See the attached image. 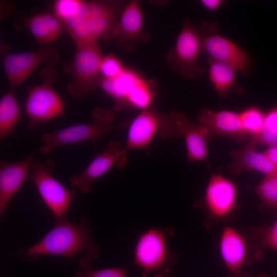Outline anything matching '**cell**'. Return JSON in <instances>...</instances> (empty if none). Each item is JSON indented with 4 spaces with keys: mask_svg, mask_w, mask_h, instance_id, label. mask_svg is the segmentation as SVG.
<instances>
[{
    "mask_svg": "<svg viewBox=\"0 0 277 277\" xmlns=\"http://www.w3.org/2000/svg\"><path fill=\"white\" fill-rule=\"evenodd\" d=\"M54 220V227L39 241L18 250V259L33 263L44 255L73 258L84 251V256L92 261L97 257L100 249L92 240L91 226L87 218L81 216L77 224L71 222L66 216Z\"/></svg>",
    "mask_w": 277,
    "mask_h": 277,
    "instance_id": "6da1fadb",
    "label": "cell"
},
{
    "mask_svg": "<svg viewBox=\"0 0 277 277\" xmlns=\"http://www.w3.org/2000/svg\"><path fill=\"white\" fill-rule=\"evenodd\" d=\"M97 86L112 99L116 112L127 109L142 111L154 105L157 92L155 81L130 67H125L113 78L101 76Z\"/></svg>",
    "mask_w": 277,
    "mask_h": 277,
    "instance_id": "7a4b0ae2",
    "label": "cell"
},
{
    "mask_svg": "<svg viewBox=\"0 0 277 277\" xmlns=\"http://www.w3.org/2000/svg\"><path fill=\"white\" fill-rule=\"evenodd\" d=\"M128 1H90L88 12L77 26L68 31L76 46L114 40L120 15Z\"/></svg>",
    "mask_w": 277,
    "mask_h": 277,
    "instance_id": "3957f363",
    "label": "cell"
},
{
    "mask_svg": "<svg viewBox=\"0 0 277 277\" xmlns=\"http://www.w3.org/2000/svg\"><path fill=\"white\" fill-rule=\"evenodd\" d=\"M91 117L92 121L90 122L73 125L43 134L41 137L43 144L39 148V151L46 155L58 147L87 141L95 142L115 129L123 128L128 125V122H125L117 125H112L114 113L102 107L94 109Z\"/></svg>",
    "mask_w": 277,
    "mask_h": 277,
    "instance_id": "277c9868",
    "label": "cell"
},
{
    "mask_svg": "<svg viewBox=\"0 0 277 277\" xmlns=\"http://www.w3.org/2000/svg\"><path fill=\"white\" fill-rule=\"evenodd\" d=\"M103 56L98 41L76 46L73 60L63 67V71L71 76L67 90L72 97H86L98 87Z\"/></svg>",
    "mask_w": 277,
    "mask_h": 277,
    "instance_id": "5b68a950",
    "label": "cell"
},
{
    "mask_svg": "<svg viewBox=\"0 0 277 277\" xmlns=\"http://www.w3.org/2000/svg\"><path fill=\"white\" fill-rule=\"evenodd\" d=\"M201 52L202 35L200 29L186 18L174 46L166 55V63L182 77L187 80L198 78L205 72L199 61Z\"/></svg>",
    "mask_w": 277,
    "mask_h": 277,
    "instance_id": "8992f818",
    "label": "cell"
},
{
    "mask_svg": "<svg viewBox=\"0 0 277 277\" xmlns=\"http://www.w3.org/2000/svg\"><path fill=\"white\" fill-rule=\"evenodd\" d=\"M51 68L42 71L43 84L34 87L28 93L25 108L28 127L31 129L65 113V103L52 87L57 75Z\"/></svg>",
    "mask_w": 277,
    "mask_h": 277,
    "instance_id": "52a82bcc",
    "label": "cell"
},
{
    "mask_svg": "<svg viewBox=\"0 0 277 277\" xmlns=\"http://www.w3.org/2000/svg\"><path fill=\"white\" fill-rule=\"evenodd\" d=\"M202 35V52L208 61L220 62L248 74L251 70L249 54L237 44L218 32L216 23L204 22L199 26Z\"/></svg>",
    "mask_w": 277,
    "mask_h": 277,
    "instance_id": "ba28073f",
    "label": "cell"
},
{
    "mask_svg": "<svg viewBox=\"0 0 277 277\" xmlns=\"http://www.w3.org/2000/svg\"><path fill=\"white\" fill-rule=\"evenodd\" d=\"M54 167L52 161L42 163L33 159L29 178L34 183L54 218H58L66 216L75 192L67 189L52 175Z\"/></svg>",
    "mask_w": 277,
    "mask_h": 277,
    "instance_id": "9c48e42d",
    "label": "cell"
},
{
    "mask_svg": "<svg viewBox=\"0 0 277 277\" xmlns=\"http://www.w3.org/2000/svg\"><path fill=\"white\" fill-rule=\"evenodd\" d=\"M59 60L60 54L55 48L50 44H42L35 50L6 53L3 57V64L11 87L14 89L38 66L52 67Z\"/></svg>",
    "mask_w": 277,
    "mask_h": 277,
    "instance_id": "30bf717a",
    "label": "cell"
},
{
    "mask_svg": "<svg viewBox=\"0 0 277 277\" xmlns=\"http://www.w3.org/2000/svg\"><path fill=\"white\" fill-rule=\"evenodd\" d=\"M134 259L144 276L167 271L169 254L166 237L161 229H149L139 236L134 247Z\"/></svg>",
    "mask_w": 277,
    "mask_h": 277,
    "instance_id": "8fae6325",
    "label": "cell"
},
{
    "mask_svg": "<svg viewBox=\"0 0 277 277\" xmlns=\"http://www.w3.org/2000/svg\"><path fill=\"white\" fill-rule=\"evenodd\" d=\"M168 113L159 111L154 105L142 110L128 124L124 150L128 151L146 148L156 136L165 138Z\"/></svg>",
    "mask_w": 277,
    "mask_h": 277,
    "instance_id": "7c38bea8",
    "label": "cell"
},
{
    "mask_svg": "<svg viewBox=\"0 0 277 277\" xmlns=\"http://www.w3.org/2000/svg\"><path fill=\"white\" fill-rule=\"evenodd\" d=\"M219 252L230 274L238 275L244 265L260 261L252 245L244 232L226 226L222 231L219 241Z\"/></svg>",
    "mask_w": 277,
    "mask_h": 277,
    "instance_id": "4fadbf2b",
    "label": "cell"
},
{
    "mask_svg": "<svg viewBox=\"0 0 277 277\" xmlns=\"http://www.w3.org/2000/svg\"><path fill=\"white\" fill-rule=\"evenodd\" d=\"M127 162V152L124 147H121L118 142L111 140L81 174L69 179L70 184L82 192L87 193L91 190L96 179L113 167L124 168Z\"/></svg>",
    "mask_w": 277,
    "mask_h": 277,
    "instance_id": "5bb4252c",
    "label": "cell"
},
{
    "mask_svg": "<svg viewBox=\"0 0 277 277\" xmlns=\"http://www.w3.org/2000/svg\"><path fill=\"white\" fill-rule=\"evenodd\" d=\"M151 38L144 28V17L140 2L129 1L123 10L117 24L114 41L125 53L133 52L141 43H147Z\"/></svg>",
    "mask_w": 277,
    "mask_h": 277,
    "instance_id": "9a60e30c",
    "label": "cell"
},
{
    "mask_svg": "<svg viewBox=\"0 0 277 277\" xmlns=\"http://www.w3.org/2000/svg\"><path fill=\"white\" fill-rule=\"evenodd\" d=\"M237 196L238 188L234 183L221 174H213L206 188V208L215 220H225L237 209Z\"/></svg>",
    "mask_w": 277,
    "mask_h": 277,
    "instance_id": "2e32d148",
    "label": "cell"
},
{
    "mask_svg": "<svg viewBox=\"0 0 277 277\" xmlns=\"http://www.w3.org/2000/svg\"><path fill=\"white\" fill-rule=\"evenodd\" d=\"M172 136H183L188 161L207 162V141L210 139L206 128L195 124L183 113L172 111Z\"/></svg>",
    "mask_w": 277,
    "mask_h": 277,
    "instance_id": "e0dca14e",
    "label": "cell"
},
{
    "mask_svg": "<svg viewBox=\"0 0 277 277\" xmlns=\"http://www.w3.org/2000/svg\"><path fill=\"white\" fill-rule=\"evenodd\" d=\"M197 121L206 128L209 138L223 135L238 142H248L250 140L243 128L239 112L229 110L215 111L205 108L201 110Z\"/></svg>",
    "mask_w": 277,
    "mask_h": 277,
    "instance_id": "ac0fdd59",
    "label": "cell"
},
{
    "mask_svg": "<svg viewBox=\"0 0 277 277\" xmlns=\"http://www.w3.org/2000/svg\"><path fill=\"white\" fill-rule=\"evenodd\" d=\"M30 156L17 162L0 163V213H4L7 206L24 182L30 177L33 160Z\"/></svg>",
    "mask_w": 277,
    "mask_h": 277,
    "instance_id": "d6986e66",
    "label": "cell"
},
{
    "mask_svg": "<svg viewBox=\"0 0 277 277\" xmlns=\"http://www.w3.org/2000/svg\"><path fill=\"white\" fill-rule=\"evenodd\" d=\"M256 147L247 143L245 148L232 151L230 156L233 161L227 166L229 172L234 175L244 170H254L265 175L277 173V168L263 152L256 151Z\"/></svg>",
    "mask_w": 277,
    "mask_h": 277,
    "instance_id": "ffe728a7",
    "label": "cell"
},
{
    "mask_svg": "<svg viewBox=\"0 0 277 277\" xmlns=\"http://www.w3.org/2000/svg\"><path fill=\"white\" fill-rule=\"evenodd\" d=\"M24 24L40 45L50 44L56 40L65 28L54 14L42 13L25 18Z\"/></svg>",
    "mask_w": 277,
    "mask_h": 277,
    "instance_id": "44dd1931",
    "label": "cell"
},
{
    "mask_svg": "<svg viewBox=\"0 0 277 277\" xmlns=\"http://www.w3.org/2000/svg\"><path fill=\"white\" fill-rule=\"evenodd\" d=\"M208 78L214 90L222 97H226L233 90L242 92L236 82L239 72L228 64L214 61H208Z\"/></svg>",
    "mask_w": 277,
    "mask_h": 277,
    "instance_id": "7402d4cb",
    "label": "cell"
},
{
    "mask_svg": "<svg viewBox=\"0 0 277 277\" xmlns=\"http://www.w3.org/2000/svg\"><path fill=\"white\" fill-rule=\"evenodd\" d=\"M89 8V1L57 0L53 5L54 14L62 22L67 31L83 21Z\"/></svg>",
    "mask_w": 277,
    "mask_h": 277,
    "instance_id": "603a6c76",
    "label": "cell"
},
{
    "mask_svg": "<svg viewBox=\"0 0 277 277\" xmlns=\"http://www.w3.org/2000/svg\"><path fill=\"white\" fill-rule=\"evenodd\" d=\"M243 231L260 261L264 257L265 250L277 252V217L271 224L251 227Z\"/></svg>",
    "mask_w": 277,
    "mask_h": 277,
    "instance_id": "cb8c5ba5",
    "label": "cell"
},
{
    "mask_svg": "<svg viewBox=\"0 0 277 277\" xmlns=\"http://www.w3.org/2000/svg\"><path fill=\"white\" fill-rule=\"evenodd\" d=\"M14 89L5 93L0 100V140L12 133L17 123L20 109Z\"/></svg>",
    "mask_w": 277,
    "mask_h": 277,
    "instance_id": "d4e9b609",
    "label": "cell"
},
{
    "mask_svg": "<svg viewBox=\"0 0 277 277\" xmlns=\"http://www.w3.org/2000/svg\"><path fill=\"white\" fill-rule=\"evenodd\" d=\"M247 143L255 146L258 145L268 147L277 146V105L265 113L264 123L260 133Z\"/></svg>",
    "mask_w": 277,
    "mask_h": 277,
    "instance_id": "484cf974",
    "label": "cell"
},
{
    "mask_svg": "<svg viewBox=\"0 0 277 277\" xmlns=\"http://www.w3.org/2000/svg\"><path fill=\"white\" fill-rule=\"evenodd\" d=\"M239 113L243 128L250 140L257 137L263 127L265 113L257 107L250 106Z\"/></svg>",
    "mask_w": 277,
    "mask_h": 277,
    "instance_id": "4316f807",
    "label": "cell"
},
{
    "mask_svg": "<svg viewBox=\"0 0 277 277\" xmlns=\"http://www.w3.org/2000/svg\"><path fill=\"white\" fill-rule=\"evenodd\" d=\"M254 190L265 205L277 209V173L265 175Z\"/></svg>",
    "mask_w": 277,
    "mask_h": 277,
    "instance_id": "83f0119b",
    "label": "cell"
},
{
    "mask_svg": "<svg viewBox=\"0 0 277 277\" xmlns=\"http://www.w3.org/2000/svg\"><path fill=\"white\" fill-rule=\"evenodd\" d=\"M92 260L85 256L78 262L79 271L75 277H127V271L122 268H108L101 269L91 268Z\"/></svg>",
    "mask_w": 277,
    "mask_h": 277,
    "instance_id": "f1b7e54d",
    "label": "cell"
},
{
    "mask_svg": "<svg viewBox=\"0 0 277 277\" xmlns=\"http://www.w3.org/2000/svg\"><path fill=\"white\" fill-rule=\"evenodd\" d=\"M125 67L120 58L110 53L103 56L100 66L101 75L106 78H113L121 73Z\"/></svg>",
    "mask_w": 277,
    "mask_h": 277,
    "instance_id": "f546056e",
    "label": "cell"
},
{
    "mask_svg": "<svg viewBox=\"0 0 277 277\" xmlns=\"http://www.w3.org/2000/svg\"><path fill=\"white\" fill-rule=\"evenodd\" d=\"M200 4L207 10L211 12L217 11L225 3L223 0H201Z\"/></svg>",
    "mask_w": 277,
    "mask_h": 277,
    "instance_id": "4dcf8cb0",
    "label": "cell"
},
{
    "mask_svg": "<svg viewBox=\"0 0 277 277\" xmlns=\"http://www.w3.org/2000/svg\"><path fill=\"white\" fill-rule=\"evenodd\" d=\"M263 152L277 168V146L268 147Z\"/></svg>",
    "mask_w": 277,
    "mask_h": 277,
    "instance_id": "1f68e13d",
    "label": "cell"
},
{
    "mask_svg": "<svg viewBox=\"0 0 277 277\" xmlns=\"http://www.w3.org/2000/svg\"><path fill=\"white\" fill-rule=\"evenodd\" d=\"M228 277H252L250 273L242 271L240 274L238 275L229 274ZM256 277H269L264 274H259Z\"/></svg>",
    "mask_w": 277,
    "mask_h": 277,
    "instance_id": "d6a6232c",
    "label": "cell"
}]
</instances>
